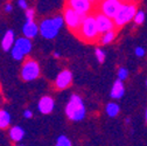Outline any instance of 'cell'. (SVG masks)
Instances as JSON below:
<instances>
[{"label":"cell","mask_w":147,"mask_h":146,"mask_svg":"<svg viewBox=\"0 0 147 146\" xmlns=\"http://www.w3.org/2000/svg\"><path fill=\"white\" fill-rule=\"evenodd\" d=\"M134 53H136V56L142 57V56L145 55V49H144L142 47H137L136 50H134Z\"/></svg>","instance_id":"cell-26"},{"label":"cell","mask_w":147,"mask_h":146,"mask_svg":"<svg viewBox=\"0 0 147 146\" xmlns=\"http://www.w3.org/2000/svg\"><path fill=\"white\" fill-rule=\"evenodd\" d=\"M133 21L137 24V25H142L144 21H145V13L142 11H138L134 15V19Z\"/></svg>","instance_id":"cell-22"},{"label":"cell","mask_w":147,"mask_h":146,"mask_svg":"<svg viewBox=\"0 0 147 146\" xmlns=\"http://www.w3.org/2000/svg\"><path fill=\"white\" fill-rule=\"evenodd\" d=\"M145 118H146V122H147V110H146V114H145Z\"/></svg>","instance_id":"cell-32"},{"label":"cell","mask_w":147,"mask_h":146,"mask_svg":"<svg viewBox=\"0 0 147 146\" xmlns=\"http://www.w3.org/2000/svg\"><path fill=\"white\" fill-rule=\"evenodd\" d=\"M123 4L124 3H121L120 0H103L99 4V12L115 19V16L121 8Z\"/></svg>","instance_id":"cell-7"},{"label":"cell","mask_w":147,"mask_h":146,"mask_svg":"<svg viewBox=\"0 0 147 146\" xmlns=\"http://www.w3.org/2000/svg\"><path fill=\"white\" fill-rule=\"evenodd\" d=\"M24 117H25V118H27V119H29V118H32V117H33V112H32L30 110H26V111L24 112Z\"/></svg>","instance_id":"cell-28"},{"label":"cell","mask_w":147,"mask_h":146,"mask_svg":"<svg viewBox=\"0 0 147 146\" xmlns=\"http://www.w3.org/2000/svg\"><path fill=\"white\" fill-rule=\"evenodd\" d=\"M116 30L115 29H112V30H109V32H105V33H103V34H100V36H99V42L102 43V45H109V43H111L115 39H116Z\"/></svg>","instance_id":"cell-17"},{"label":"cell","mask_w":147,"mask_h":146,"mask_svg":"<svg viewBox=\"0 0 147 146\" xmlns=\"http://www.w3.org/2000/svg\"><path fill=\"white\" fill-rule=\"evenodd\" d=\"M56 146H71V141L67 136H60L56 139Z\"/></svg>","instance_id":"cell-21"},{"label":"cell","mask_w":147,"mask_h":146,"mask_svg":"<svg viewBox=\"0 0 147 146\" xmlns=\"http://www.w3.org/2000/svg\"><path fill=\"white\" fill-rule=\"evenodd\" d=\"M137 6L134 4H128V3H124L121 8L119 9V12L117 13V15L115 16V24L117 27H123L126 24H128L130 21H132L134 19V15L137 13Z\"/></svg>","instance_id":"cell-3"},{"label":"cell","mask_w":147,"mask_h":146,"mask_svg":"<svg viewBox=\"0 0 147 146\" xmlns=\"http://www.w3.org/2000/svg\"><path fill=\"white\" fill-rule=\"evenodd\" d=\"M54 57H56V59L61 57V54H60L59 51H55V53H54Z\"/></svg>","instance_id":"cell-30"},{"label":"cell","mask_w":147,"mask_h":146,"mask_svg":"<svg viewBox=\"0 0 147 146\" xmlns=\"http://www.w3.org/2000/svg\"><path fill=\"white\" fill-rule=\"evenodd\" d=\"M95 54H96V57H97L98 62L99 63H104V61H105V53H104V50H102L100 48H96Z\"/></svg>","instance_id":"cell-24"},{"label":"cell","mask_w":147,"mask_h":146,"mask_svg":"<svg viewBox=\"0 0 147 146\" xmlns=\"http://www.w3.org/2000/svg\"><path fill=\"white\" fill-rule=\"evenodd\" d=\"M67 5L74 8L81 15H88L92 8V3L90 0H67Z\"/></svg>","instance_id":"cell-9"},{"label":"cell","mask_w":147,"mask_h":146,"mask_svg":"<svg viewBox=\"0 0 147 146\" xmlns=\"http://www.w3.org/2000/svg\"><path fill=\"white\" fill-rule=\"evenodd\" d=\"M35 18V11L33 8H27L26 9V20L27 21H33Z\"/></svg>","instance_id":"cell-25"},{"label":"cell","mask_w":147,"mask_h":146,"mask_svg":"<svg viewBox=\"0 0 147 146\" xmlns=\"http://www.w3.org/2000/svg\"><path fill=\"white\" fill-rule=\"evenodd\" d=\"M127 77H128V70L126 68H124V67L119 68L118 69V78L121 80V81H125Z\"/></svg>","instance_id":"cell-23"},{"label":"cell","mask_w":147,"mask_h":146,"mask_svg":"<svg viewBox=\"0 0 147 146\" xmlns=\"http://www.w3.org/2000/svg\"><path fill=\"white\" fill-rule=\"evenodd\" d=\"M124 81L121 80H117L113 85H112V89H111V94H110V96H111L113 99H120L124 94H125V87H124Z\"/></svg>","instance_id":"cell-15"},{"label":"cell","mask_w":147,"mask_h":146,"mask_svg":"<svg viewBox=\"0 0 147 146\" xmlns=\"http://www.w3.org/2000/svg\"><path fill=\"white\" fill-rule=\"evenodd\" d=\"M55 107V101L50 96H43L38 103V110L43 115H49Z\"/></svg>","instance_id":"cell-11"},{"label":"cell","mask_w":147,"mask_h":146,"mask_svg":"<svg viewBox=\"0 0 147 146\" xmlns=\"http://www.w3.org/2000/svg\"><path fill=\"white\" fill-rule=\"evenodd\" d=\"M95 18H96L97 27H98L100 34H103V33H105V32H109V30H112V29H115V28L117 27L116 24H115V20L112 19V18L105 15V14L102 13V12L96 13V14H95Z\"/></svg>","instance_id":"cell-8"},{"label":"cell","mask_w":147,"mask_h":146,"mask_svg":"<svg viewBox=\"0 0 147 146\" xmlns=\"http://www.w3.org/2000/svg\"><path fill=\"white\" fill-rule=\"evenodd\" d=\"M78 38L85 42H96L99 40V29L97 27L96 18L92 14H88V16L82 21L78 29L75 32Z\"/></svg>","instance_id":"cell-1"},{"label":"cell","mask_w":147,"mask_h":146,"mask_svg":"<svg viewBox=\"0 0 147 146\" xmlns=\"http://www.w3.org/2000/svg\"><path fill=\"white\" fill-rule=\"evenodd\" d=\"M88 15H81L80 13H77L74 8H71L70 6H65L64 8V12H63V18H64V21L67 24V26L74 30L76 32L78 29V27L81 26L82 21L85 19Z\"/></svg>","instance_id":"cell-5"},{"label":"cell","mask_w":147,"mask_h":146,"mask_svg":"<svg viewBox=\"0 0 147 146\" xmlns=\"http://www.w3.org/2000/svg\"><path fill=\"white\" fill-rule=\"evenodd\" d=\"M12 9H13V6H12V4H6V5H5V11H6L7 13L12 12Z\"/></svg>","instance_id":"cell-29"},{"label":"cell","mask_w":147,"mask_h":146,"mask_svg":"<svg viewBox=\"0 0 147 146\" xmlns=\"http://www.w3.org/2000/svg\"><path fill=\"white\" fill-rule=\"evenodd\" d=\"M146 85H147V81H146Z\"/></svg>","instance_id":"cell-33"},{"label":"cell","mask_w":147,"mask_h":146,"mask_svg":"<svg viewBox=\"0 0 147 146\" xmlns=\"http://www.w3.org/2000/svg\"><path fill=\"white\" fill-rule=\"evenodd\" d=\"M40 33V28H39V25H36L33 21H26V24L24 25L22 27V34L26 38H29V39H34L35 36H38V34Z\"/></svg>","instance_id":"cell-12"},{"label":"cell","mask_w":147,"mask_h":146,"mask_svg":"<svg viewBox=\"0 0 147 146\" xmlns=\"http://www.w3.org/2000/svg\"><path fill=\"white\" fill-rule=\"evenodd\" d=\"M65 115L72 122H81L85 118L86 110L82 98L78 95H72L65 106Z\"/></svg>","instance_id":"cell-2"},{"label":"cell","mask_w":147,"mask_h":146,"mask_svg":"<svg viewBox=\"0 0 147 146\" xmlns=\"http://www.w3.org/2000/svg\"><path fill=\"white\" fill-rule=\"evenodd\" d=\"M11 125V115L6 110H0V129L6 130Z\"/></svg>","instance_id":"cell-18"},{"label":"cell","mask_w":147,"mask_h":146,"mask_svg":"<svg viewBox=\"0 0 147 146\" xmlns=\"http://www.w3.org/2000/svg\"><path fill=\"white\" fill-rule=\"evenodd\" d=\"M40 74H41V69L39 63L33 59H26L20 71V76L22 81L25 82L34 81L40 76Z\"/></svg>","instance_id":"cell-4"},{"label":"cell","mask_w":147,"mask_h":146,"mask_svg":"<svg viewBox=\"0 0 147 146\" xmlns=\"http://www.w3.org/2000/svg\"><path fill=\"white\" fill-rule=\"evenodd\" d=\"M18 6H19L20 8H22V9L28 8V4H27L26 0H18Z\"/></svg>","instance_id":"cell-27"},{"label":"cell","mask_w":147,"mask_h":146,"mask_svg":"<svg viewBox=\"0 0 147 146\" xmlns=\"http://www.w3.org/2000/svg\"><path fill=\"white\" fill-rule=\"evenodd\" d=\"M39 28H40L41 36L43 39H47V40L55 39L57 36L59 32H60V28L56 26V24L54 22L53 18H47V19H43L40 22Z\"/></svg>","instance_id":"cell-6"},{"label":"cell","mask_w":147,"mask_h":146,"mask_svg":"<svg viewBox=\"0 0 147 146\" xmlns=\"http://www.w3.org/2000/svg\"><path fill=\"white\" fill-rule=\"evenodd\" d=\"M90 1H91V3H92V4H94V3H96V1H98V0H90Z\"/></svg>","instance_id":"cell-31"},{"label":"cell","mask_w":147,"mask_h":146,"mask_svg":"<svg viewBox=\"0 0 147 146\" xmlns=\"http://www.w3.org/2000/svg\"><path fill=\"white\" fill-rule=\"evenodd\" d=\"M14 46H16L18 48H19L25 55H28V54L32 51V39L29 38H26V36H24V38H19L15 40V43Z\"/></svg>","instance_id":"cell-13"},{"label":"cell","mask_w":147,"mask_h":146,"mask_svg":"<svg viewBox=\"0 0 147 146\" xmlns=\"http://www.w3.org/2000/svg\"><path fill=\"white\" fill-rule=\"evenodd\" d=\"M105 111H106L107 116L116 117V116H118V114L120 111V107H119V105L117 103H107L106 107H105Z\"/></svg>","instance_id":"cell-19"},{"label":"cell","mask_w":147,"mask_h":146,"mask_svg":"<svg viewBox=\"0 0 147 146\" xmlns=\"http://www.w3.org/2000/svg\"><path fill=\"white\" fill-rule=\"evenodd\" d=\"M8 136H9L12 141L19 143L25 137V130L22 129V127H20V126H13V127H11L9 131H8Z\"/></svg>","instance_id":"cell-16"},{"label":"cell","mask_w":147,"mask_h":146,"mask_svg":"<svg viewBox=\"0 0 147 146\" xmlns=\"http://www.w3.org/2000/svg\"><path fill=\"white\" fill-rule=\"evenodd\" d=\"M71 82H72L71 71L68 70V69H64L60 72V74L57 75V77H56V80H55V88H56L57 90H64L68 87H70Z\"/></svg>","instance_id":"cell-10"},{"label":"cell","mask_w":147,"mask_h":146,"mask_svg":"<svg viewBox=\"0 0 147 146\" xmlns=\"http://www.w3.org/2000/svg\"><path fill=\"white\" fill-rule=\"evenodd\" d=\"M11 54H12V57L14 59V60H16V61H21V60H24V57L26 56L25 54L18 48L16 46H13V48L11 49Z\"/></svg>","instance_id":"cell-20"},{"label":"cell","mask_w":147,"mask_h":146,"mask_svg":"<svg viewBox=\"0 0 147 146\" xmlns=\"http://www.w3.org/2000/svg\"><path fill=\"white\" fill-rule=\"evenodd\" d=\"M15 43V35H14V32L12 29H8L5 35H4V38L1 40V47L5 51H9L13 46Z\"/></svg>","instance_id":"cell-14"}]
</instances>
